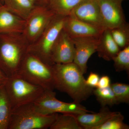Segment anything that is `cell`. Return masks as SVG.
Here are the masks:
<instances>
[{"label": "cell", "instance_id": "cell-25", "mask_svg": "<svg viewBox=\"0 0 129 129\" xmlns=\"http://www.w3.org/2000/svg\"><path fill=\"white\" fill-rule=\"evenodd\" d=\"M111 88L119 104H129V85L127 84L116 83L111 84Z\"/></svg>", "mask_w": 129, "mask_h": 129}, {"label": "cell", "instance_id": "cell-3", "mask_svg": "<svg viewBox=\"0 0 129 129\" xmlns=\"http://www.w3.org/2000/svg\"><path fill=\"white\" fill-rule=\"evenodd\" d=\"M52 66L47 64L37 56L28 52L16 74L45 90H53Z\"/></svg>", "mask_w": 129, "mask_h": 129}, {"label": "cell", "instance_id": "cell-21", "mask_svg": "<svg viewBox=\"0 0 129 129\" xmlns=\"http://www.w3.org/2000/svg\"><path fill=\"white\" fill-rule=\"evenodd\" d=\"M93 94L102 107L107 106L112 107L119 104L111 86L106 88H95L93 90Z\"/></svg>", "mask_w": 129, "mask_h": 129}, {"label": "cell", "instance_id": "cell-7", "mask_svg": "<svg viewBox=\"0 0 129 129\" xmlns=\"http://www.w3.org/2000/svg\"><path fill=\"white\" fill-rule=\"evenodd\" d=\"M52 90H45L33 104L38 111L45 115L54 113L80 114L93 113L89 111L80 103L74 102L71 103L61 101L56 98Z\"/></svg>", "mask_w": 129, "mask_h": 129}, {"label": "cell", "instance_id": "cell-2", "mask_svg": "<svg viewBox=\"0 0 129 129\" xmlns=\"http://www.w3.org/2000/svg\"><path fill=\"white\" fill-rule=\"evenodd\" d=\"M29 46L22 33L0 34V70L7 78L16 74Z\"/></svg>", "mask_w": 129, "mask_h": 129}, {"label": "cell", "instance_id": "cell-20", "mask_svg": "<svg viewBox=\"0 0 129 129\" xmlns=\"http://www.w3.org/2000/svg\"><path fill=\"white\" fill-rule=\"evenodd\" d=\"M50 129H83L74 114L62 113L57 114L55 119L50 127Z\"/></svg>", "mask_w": 129, "mask_h": 129}, {"label": "cell", "instance_id": "cell-13", "mask_svg": "<svg viewBox=\"0 0 129 129\" xmlns=\"http://www.w3.org/2000/svg\"><path fill=\"white\" fill-rule=\"evenodd\" d=\"M63 29L71 37H99L104 30L80 21L71 14L67 17Z\"/></svg>", "mask_w": 129, "mask_h": 129}, {"label": "cell", "instance_id": "cell-17", "mask_svg": "<svg viewBox=\"0 0 129 129\" xmlns=\"http://www.w3.org/2000/svg\"><path fill=\"white\" fill-rule=\"evenodd\" d=\"M2 2L8 10L24 20L36 5L30 0H2Z\"/></svg>", "mask_w": 129, "mask_h": 129}, {"label": "cell", "instance_id": "cell-29", "mask_svg": "<svg viewBox=\"0 0 129 129\" xmlns=\"http://www.w3.org/2000/svg\"><path fill=\"white\" fill-rule=\"evenodd\" d=\"M40 5H45L46 0H39Z\"/></svg>", "mask_w": 129, "mask_h": 129}, {"label": "cell", "instance_id": "cell-22", "mask_svg": "<svg viewBox=\"0 0 129 129\" xmlns=\"http://www.w3.org/2000/svg\"><path fill=\"white\" fill-rule=\"evenodd\" d=\"M115 43L120 50L129 46V24L126 22L110 29Z\"/></svg>", "mask_w": 129, "mask_h": 129}, {"label": "cell", "instance_id": "cell-5", "mask_svg": "<svg viewBox=\"0 0 129 129\" xmlns=\"http://www.w3.org/2000/svg\"><path fill=\"white\" fill-rule=\"evenodd\" d=\"M67 17L55 14L40 37L29 46L28 52L52 66L51 58L53 47L64 28Z\"/></svg>", "mask_w": 129, "mask_h": 129}, {"label": "cell", "instance_id": "cell-28", "mask_svg": "<svg viewBox=\"0 0 129 129\" xmlns=\"http://www.w3.org/2000/svg\"><path fill=\"white\" fill-rule=\"evenodd\" d=\"M7 77L0 70V85L5 84Z\"/></svg>", "mask_w": 129, "mask_h": 129}, {"label": "cell", "instance_id": "cell-18", "mask_svg": "<svg viewBox=\"0 0 129 129\" xmlns=\"http://www.w3.org/2000/svg\"><path fill=\"white\" fill-rule=\"evenodd\" d=\"M83 0H46L45 5L56 15L67 17Z\"/></svg>", "mask_w": 129, "mask_h": 129}, {"label": "cell", "instance_id": "cell-24", "mask_svg": "<svg viewBox=\"0 0 129 129\" xmlns=\"http://www.w3.org/2000/svg\"><path fill=\"white\" fill-rule=\"evenodd\" d=\"M124 119L121 113L116 112L104 123L94 129H129L128 125L124 123Z\"/></svg>", "mask_w": 129, "mask_h": 129}, {"label": "cell", "instance_id": "cell-15", "mask_svg": "<svg viewBox=\"0 0 129 129\" xmlns=\"http://www.w3.org/2000/svg\"><path fill=\"white\" fill-rule=\"evenodd\" d=\"M107 107H102L98 113H86L74 114L81 126L84 129H94L99 126L115 114Z\"/></svg>", "mask_w": 129, "mask_h": 129}, {"label": "cell", "instance_id": "cell-16", "mask_svg": "<svg viewBox=\"0 0 129 129\" xmlns=\"http://www.w3.org/2000/svg\"><path fill=\"white\" fill-rule=\"evenodd\" d=\"M120 50L113 39L110 29H104L99 37L96 50L98 56L106 61H111Z\"/></svg>", "mask_w": 129, "mask_h": 129}, {"label": "cell", "instance_id": "cell-1", "mask_svg": "<svg viewBox=\"0 0 129 129\" xmlns=\"http://www.w3.org/2000/svg\"><path fill=\"white\" fill-rule=\"evenodd\" d=\"M52 67L54 89L67 93L79 103L93 94L94 88L86 85L84 74L74 63L55 64Z\"/></svg>", "mask_w": 129, "mask_h": 129}, {"label": "cell", "instance_id": "cell-26", "mask_svg": "<svg viewBox=\"0 0 129 129\" xmlns=\"http://www.w3.org/2000/svg\"><path fill=\"white\" fill-rule=\"evenodd\" d=\"M100 77L98 74L93 72L90 73L85 82L86 85L92 88H96L99 82Z\"/></svg>", "mask_w": 129, "mask_h": 129}, {"label": "cell", "instance_id": "cell-30", "mask_svg": "<svg viewBox=\"0 0 129 129\" xmlns=\"http://www.w3.org/2000/svg\"><path fill=\"white\" fill-rule=\"evenodd\" d=\"M30 1L35 5H36L39 4V0H30Z\"/></svg>", "mask_w": 129, "mask_h": 129}, {"label": "cell", "instance_id": "cell-14", "mask_svg": "<svg viewBox=\"0 0 129 129\" xmlns=\"http://www.w3.org/2000/svg\"><path fill=\"white\" fill-rule=\"evenodd\" d=\"M25 20L0 6V34L22 33Z\"/></svg>", "mask_w": 129, "mask_h": 129}, {"label": "cell", "instance_id": "cell-8", "mask_svg": "<svg viewBox=\"0 0 129 129\" xmlns=\"http://www.w3.org/2000/svg\"><path fill=\"white\" fill-rule=\"evenodd\" d=\"M55 15L45 5H35L25 19L22 32L29 45L40 37Z\"/></svg>", "mask_w": 129, "mask_h": 129}, {"label": "cell", "instance_id": "cell-23", "mask_svg": "<svg viewBox=\"0 0 129 129\" xmlns=\"http://www.w3.org/2000/svg\"><path fill=\"white\" fill-rule=\"evenodd\" d=\"M112 60L116 72L125 71L129 74V46L120 50Z\"/></svg>", "mask_w": 129, "mask_h": 129}, {"label": "cell", "instance_id": "cell-11", "mask_svg": "<svg viewBox=\"0 0 129 129\" xmlns=\"http://www.w3.org/2000/svg\"><path fill=\"white\" fill-rule=\"evenodd\" d=\"M107 28L111 29L126 22L123 8L124 0H97Z\"/></svg>", "mask_w": 129, "mask_h": 129}, {"label": "cell", "instance_id": "cell-10", "mask_svg": "<svg viewBox=\"0 0 129 129\" xmlns=\"http://www.w3.org/2000/svg\"><path fill=\"white\" fill-rule=\"evenodd\" d=\"M71 14L80 21L96 27L103 29L107 28L97 0H83L75 8Z\"/></svg>", "mask_w": 129, "mask_h": 129}, {"label": "cell", "instance_id": "cell-31", "mask_svg": "<svg viewBox=\"0 0 129 129\" xmlns=\"http://www.w3.org/2000/svg\"><path fill=\"white\" fill-rule=\"evenodd\" d=\"M3 5L2 2V0H0V6H2V5Z\"/></svg>", "mask_w": 129, "mask_h": 129}, {"label": "cell", "instance_id": "cell-4", "mask_svg": "<svg viewBox=\"0 0 129 129\" xmlns=\"http://www.w3.org/2000/svg\"><path fill=\"white\" fill-rule=\"evenodd\" d=\"M57 113L45 115L33 103L13 109L8 129H45L50 128Z\"/></svg>", "mask_w": 129, "mask_h": 129}, {"label": "cell", "instance_id": "cell-9", "mask_svg": "<svg viewBox=\"0 0 129 129\" xmlns=\"http://www.w3.org/2000/svg\"><path fill=\"white\" fill-rule=\"evenodd\" d=\"M99 37H72L75 48L73 62L79 67L83 74L87 72L88 60L92 54L96 52Z\"/></svg>", "mask_w": 129, "mask_h": 129}, {"label": "cell", "instance_id": "cell-19", "mask_svg": "<svg viewBox=\"0 0 129 129\" xmlns=\"http://www.w3.org/2000/svg\"><path fill=\"white\" fill-rule=\"evenodd\" d=\"M13 108L4 84L0 85V129H8Z\"/></svg>", "mask_w": 129, "mask_h": 129}, {"label": "cell", "instance_id": "cell-6", "mask_svg": "<svg viewBox=\"0 0 129 129\" xmlns=\"http://www.w3.org/2000/svg\"><path fill=\"white\" fill-rule=\"evenodd\" d=\"M4 85L13 109L34 103L45 90L16 74L8 77Z\"/></svg>", "mask_w": 129, "mask_h": 129}, {"label": "cell", "instance_id": "cell-27", "mask_svg": "<svg viewBox=\"0 0 129 129\" xmlns=\"http://www.w3.org/2000/svg\"><path fill=\"white\" fill-rule=\"evenodd\" d=\"M111 81L108 76L104 75L100 78L97 88H106L110 86L111 85Z\"/></svg>", "mask_w": 129, "mask_h": 129}, {"label": "cell", "instance_id": "cell-12", "mask_svg": "<svg viewBox=\"0 0 129 129\" xmlns=\"http://www.w3.org/2000/svg\"><path fill=\"white\" fill-rule=\"evenodd\" d=\"M75 53L73 40L63 29L53 47L51 58L52 65L73 62Z\"/></svg>", "mask_w": 129, "mask_h": 129}]
</instances>
